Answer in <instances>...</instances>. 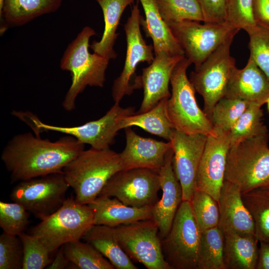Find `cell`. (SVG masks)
Wrapping results in <instances>:
<instances>
[{
	"mask_svg": "<svg viewBox=\"0 0 269 269\" xmlns=\"http://www.w3.org/2000/svg\"><path fill=\"white\" fill-rule=\"evenodd\" d=\"M85 144L66 134L52 141L31 133L14 135L3 148L1 159L12 182L62 172L84 150Z\"/></svg>",
	"mask_w": 269,
	"mask_h": 269,
	"instance_id": "6da1fadb",
	"label": "cell"
},
{
	"mask_svg": "<svg viewBox=\"0 0 269 269\" xmlns=\"http://www.w3.org/2000/svg\"><path fill=\"white\" fill-rule=\"evenodd\" d=\"M123 169L120 153L108 148L84 150L63 168V173L75 194V200L88 204L100 194L108 181Z\"/></svg>",
	"mask_w": 269,
	"mask_h": 269,
	"instance_id": "7a4b0ae2",
	"label": "cell"
},
{
	"mask_svg": "<svg viewBox=\"0 0 269 269\" xmlns=\"http://www.w3.org/2000/svg\"><path fill=\"white\" fill-rule=\"evenodd\" d=\"M95 35L94 29L85 26L68 45L61 59V69L70 72L72 76L71 85L62 102L67 111L75 109L77 96L88 86L103 87L104 85L110 60L89 51L90 39Z\"/></svg>",
	"mask_w": 269,
	"mask_h": 269,
	"instance_id": "3957f363",
	"label": "cell"
},
{
	"mask_svg": "<svg viewBox=\"0 0 269 269\" xmlns=\"http://www.w3.org/2000/svg\"><path fill=\"white\" fill-rule=\"evenodd\" d=\"M269 134L247 139L230 146L225 180L236 185L242 194L269 188Z\"/></svg>",
	"mask_w": 269,
	"mask_h": 269,
	"instance_id": "277c9868",
	"label": "cell"
},
{
	"mask_svg": "<svg viewBox=\"0 0 269 269\" xmlns=\"http://www.w3.org/2000/svg\"><path fill=\"white\" fill-rule=\"evenodd\" d=\"M191 64L185 57L173 69L170 82L171 94L166 103L169 119L175 130L187 134L215 135L217 133L211 120L199 107L196 91L187 77L186 71Z\"/></svg>",
	"mask_w": 269,
	"mask_h": 269,
	"instance_id": "5b68a950",
	"label": "cell"
},
{
	"mask_svg": "<svg viewBox=\"0 0 269 269\" xmlns=\"http://www.w3.org/2000/svg\"><path fill=\"white\" fill-rule=\"evenodd\" d=\"M94 225L91 208L71 197L67 198L56 211L34 226L30 234L51 253L66 243L83 239Z\"/></svg>",
	"mask_w": 269,
	"mask_h": 269,
	"instance_id": "8992f818",
	"label": "cell"
},
{
	"mask_svg": "<svg viewBox=\"0 0 269 269\" xmlns=\"http://www.w3.org/2000/svg\"><path fill=\"white\" fill-rule=\"evenodd\" d=\"M133 107L123 108L119 103H115L101 118L87 122L82 125L73 127H61L51 125L41 121L29 112H23L21 120L25 122L38 135L46 131H54L70 135L83 144H88L97 149L110 148L115 142L118 131L121 130L122 119L134 114Z\"/></svg>",
	"mask_w": 269,
	"mask_h": 269,
	"instance_id": "52a82bcc",
	"label": "cell"
},
{
	"mask_svg": "<svg viewBox=\"0 0 269 269\" xmlns=\"http://www.w3.org/2000/svg\"><path fill=\"white\" fill-rule=\"evenodd\" d=\"M201 235L190 201L183 200L168 233L161 239L164 259L172 269H197Z\"/></svg>",
	"mask_w": 269,
	"mask_h": 269,
	"instance_id": "ba28073f",
	"label": "cell"
},
{
	"mask_svg": "<svg viewBox=\"0 0 269 269\" xmlns=\"http://www.w3.org/2000/svg\"><path fill=\"white\" fill-rule=\"evenodd\" d=\"M235 35L230 36L190 75L196 92L203 98L204 112L211 120L216 104L226 95L236 61L230 53Z\"/></svg>",
	"mask_w": 269,
	"mask_h": 269,
	"instance_id": "9c48e42d",
	"label": "cell"
},
{
	"mask_svg": "<svg viewBox=\"0 0 269 269\" xmlns=\"http://www.w3.org/2000/svg\"><path fill=\"white\" fill-rule=\"evenodd\" d=\"M69 187L63 172L55 173L18 182L9 197L41 220L62 206Z\"/></svg>",
	"mask_w": 269,
	"mask_h": 269,
	"instance_id": "30bf717a",
	"label": "cell"
},
{
	"mask_svg": "<svg viewBox=\"0 0 269 269\" xmlns=\"http://www.w3.org/2000/svg\"><path fill=\"white\" fill-rule=\"evenodd\" d=\"M183 49L185 56L199 66L214 51L239 31L226 22L185 20L168 24Z\"/></svg>",
	"mask_w": 269,
	"mask_h": 269,
	"instance_id": "8fae6325",
	"label": "cell"
},
{
	"mask_svg": "<svg viewBox=\"0 0 269 269\" xmlns=\"http://www.w3.org/2000/svg\"><path fill=\"white\" fill-rule=\"evenodd\" d=\"M114 228L119 243L131 259L147 269H172L164 259L158 227L153 220H140Z\"/></svg>",
	"mask_w": 269,
	"mask_h": 269,
	"instance_id": "7c38bea8",
	"label": "cell"
},
{
	"mask_svg": "<svg viewBox=\"0 0 269 269\" xmlns=\"http://www.w3.org/2000/svg\"><path fill=\"white\" fill-rule=\"evenodd\" d=\"M160 189L158 170L122 169L108 181L99 195L116 198L126 205L141 208L154 206Z\"/></svg>",
	"mask_w": 269,
	"mask_h": 269,
	"instance_id": "4fadbf2b",
	"label": "cell"
},
{
	"mask_svg": "<svg viewBox=\"0 0 269 269\" xmlns=\"http://www.w3.org/2000/svg\"><path fill=\"white\" fill-rule=\"evenodd\" d=\"M139 0L133 4L131 14L124 25L127 41L125 62L121 74L114 80L112 95L115 103H119L126 95H130L136 89L132 79L136 67L141 62L150 64L154 58L153 46L147 44L140 32Z\"/></svg>",
	"mask_w": 269,
	"mask_h": 269,
	"instance_id": "5bb4252c",
	"label": "cell"
},
{
	"mask_svg": "<svg viewBox=\"0 0 269 269\" xmlns=\"http://www.w3.org/2000/svg\"><path fill=\"white\" fill-rule=\"evenodd\" d=\"M207 136L187 134L174 130L170 141L173 151V168L182 190L183 200L191 201L196 190L199 163Z\"/></svg>",
	"mask_w": 269,
	"mask_h": 269,
	"instance_id": "9a60e30c",
	"label": "cell"
},
{
	"mask_svg": "<svg viewBox=\"0 0 269 269\" xmlns=\"http://www.w3.org/2000/svg\"><path fill=\"white\" fill-rule=\"evenodd\" d=\"M215 131L216 134L207 136L198 169L196 190L208 193L218 202L230 142L229 132Z\"/></svg>",
	"mask_w": 269,
	"mask_h": 269,
	"instance_id": "2e32d148",
	"label": "cell"
},
{
	"mask_svg": "<svg viewBox=\"0 0 269 269\" xmlns=\"http://www.w3.org/2000/svg\"><path fill=\"white\" fill-rule=\"evenodd\" d=\"M185 55H173L162 51L154 54L153 61L142 69L136 79L143 89V98L137 114L144 113L159 102L169 98L170 78L176 64Z\"/></svg>",
	"mask_w": 269,
	"mask_h": 269,
	"instance_id": "e0dca14e",
	"label": "cell"
},
{
	"mask_svg": "<svg viewBox=\"0 0 269 269\" xmlns=\"http://www.w3.org/2000/svg\"><path fill=\"white\" fill-rule=\"evenodd\" d=\"M173 151L167 152L163 165L158 170L162 197L153 206L152 218L158 227L161 239L168 233L176 212L183 201L181 184L173 165Z\"/></svg>",
	"mask_w": 269,
	"mask_h": 269,
	"instance_id": "ac0fdd59",
	"label": "cell"
},
{
	"mask_svg": "<svg viewBox=\"0 0 269 269\" xmlns=\"http://www.w3.org/2000/svg\"><path fill=\"white\" fill-rule=\"evenodd\" d=\"M125 130L126 145L120 153L123 169L147 168L158 170L164 162L167 152L172 148L171 142L142 137L131 128Z\"/></svg>",
	"mask_w": 269,
	"mask_h": 269,
	"instance_id": "d6986e66",
	"label": "cell"
},
{
	"mask_svg": "<svg viewBox=\"0 0 269 269\" xmlns=\"http://www.w3.org/2000/svg\"><path fill=\"white\" fill-rule=\"evenodd\" d=\"M218 204L220 218L218 226L224 234L256 235L253 219L236 185L224 180Z\"/></svg>",
	"mask_w": 269,
	"mask_h": 269,
	"instance_id": "ffe728a7",
	"label": "cell"
},
{
	"mask_svg": "<svg viewBox=\"0 0 269 269\" xmlns=\"http://www.w3.org/2000/svg\"><path fill=\"white\" fill-rule=\"evenodd\" d=\"M225 97L261 106L267 103L269 97V80L251 57H249L243 68L234 69Z\"/></svg>",
	"mask_w": 269,
	"mask_h": 269,
	"instance_id": "44dd1931",
	"label": "cell"
},
{
	"mask_svg": "<svg viewBox=\"0 0 269 269\" xmlns=\"http://www.w3.org/2000/svg\"><path fill=\"white\" fill-rule=\"evenodd\" d=\"M88 206L92 209L94 225L115 228L152 218L153 206L137 208L125 205L118 199L99 195Z\"/></svg>",
	"mask_w": 269,
	"mask_h": 269,
	"instance_id": "7402d4cb",
	"label": "cell"
},
{
	"mask_svg": "<svg viewBox=\"0 0 269 269\" xmlns=\"http://www.w3.org/2000/svg\"><path fill=\"white\" fill-rule=\"evenodd\" d=\"M142 4L145 19L140 18V25L153 41L154 53L164 51L173 55H185L168 25L162 19L156 0H138Z\"/></svg>",
	"mask_w": 269,
	"mask_h": 269,
	"instance_id": "603a6c76",
	"label": "cell"
},
{
	"mask_svg": "<svg viewBox=\"0 0 269 269\" xmlns=\"http://www.w3.org/2000/svg\"><path fill=\"white\" fill-rule=\"evenodd\" d=\"M62 0H4L0 13V35L8 27L22 26L41 15L60 7Z\"/></svg>",
	"mask_w": 269,
	"mask_h": 269,
	"instance_id": "cb8c5ba5",
	"label": "cell"
},
{
	"mask_svg": "<svg viewBox=\"0 0 269 269\" xmlns=\"http://www.w3.org/2000/svg\"><path fill=\"white\" fill-rule=\"evenodd\" d=\"M100 5L104 15V30L101 40L93 41L90 47L94 53L109 60L116 58L114 46L118 36L116 32L125 8L134 4V0H95Z\"/></svg>",
	"mask_w": 269,
	"mask_h": 269,
	"instance_id": "d4e9b609",
	"label": "cell"
},
{
	"mask_svg": "<svg viewBox=\"0 0 269 269\" xmlns=\"http://www.w3.org/2000/svg\"><path fill=\"white\" fill-rule=\"evenodd\" d=\"M225 269H256L259 242L256 235L224 234Z\"/></svg>",
	"mask_w": 269,
	"mask_h": 269,
	"instance_id": "484cf974",
	"label": "cell"
},
{
	"mask_svg": "<svg viewBox=\"0 0 269 269\" xmlns=\"http://www.w3.org/2000/svg\"><path fill=\"white\" fill-rule=\"evenodd\" d=\"M83 239L90 243L117 269H137L121 247L114 228L104 225H94Z\"/></svg>",
	"mask_w": 269,
	"mask_h": 269,
	"instance_id": "4316f807",
	"label": "cell"
},
{
	"mask_svg": "<svg viewBox=\"0 0 269 269\" xmlns=\"http://www.w3.org/2000/svg\"><path fill=\"white\" fill-rule=\"evenodd\" d=\"M168 99L161 100L154 107L144 113L134 114L122 119L120 123L121 130L133 126L138 127L169 141L174 129L167 112Z\"/></svg>",
	"mask_w": 269,
	"mask_h": 269,
	"instance_id": "83f0119b",
	"label": "cell"
},
{
	"mask_svg": "<svg viewBox=\"0 0 269 269\" xmlns=\"http://www.w3.org/2000/svg\"><path fill=\"white\" fill-rule=\"evenodd\" d=\"M224 234L216 226L201 232L197 269H225Z\"/></svg>",
	"mask_w": 269,
	"mask_h": 269,
	"instance_id": "f1b7e54d",
	"label": "cell"
},
{
	"mask_svg": "<svg viewBox=\"0 0 269 269\" xmlns=\"http://www.w3.org/2000/svg\"><path fill=\"white\" fill-rule=\"evenodd\" d=\"M254 221L259 241H269V188H259L242 194Z\"/></svg>",
	"mask_w": 269,
	"mask_h": 269,
	"instance_id": "f546056e",
	"label": "cell"
},
{
	"mask_svg": "<svg viewBox=\"0 0 269 269\" xmlns=\"http://www.w3.org/2000/svg\"><path fill=\"white\" fill-rule=\"evenodd\" d=\"M69 261L79 269H114V266L90 243L80 240L63 245Z\"/></svg>",
	"mask_w": 269,
	"mask_h": 269,
	"instance_id": "4dcf8cb0",
	"label": "cell"
},
{
	"mask_svg": "<svg viewBox=\"0 0 269 269\" xmlns=\"http://www.w3.org/2000/svg\"><path fill=\"white\" fill-rule=\"evenodd\" d=\"M262 106L250 103L229 132L230 146L247 139L268 134L263 122Z\"/></svg>",
	"mask_w": 269,
	"mask_h": 269,
	"instance_id": "1f68e13d",
	"label": "cell"
},
{
	"mask_svg": "<svg viewBox=\"0 0 269 269\" xmlns=\"http://www.w3.org/2000/svg\"><path fill=\"white\" fill-rule=\"evenodd\" d=\"M159 13L169 24L185 20L204 21L198 0H156Z\"/></svg>",
	"mask_w": 269,
	"mask_h": 269,
	"instance_id": "d6a6232c",
	"label": "cell"
},
{
	"mask_svg": "<svg viewBox=\"0 0 269 269\" xmlns=\"http://www.w3.org/2000/svg\"><path fill=\"white\" fill-rule=\"evenodd\" d=\"M250 103L238 98L224 97L215 105L211 121L215 130L229 132Z\"/></svg>",
	"mask_w": 269,
	"mask_h": 269,
	"instance_id": "836d02e7",
	"label": "cell"
},
{
	"mask_svg": "<svg viewBox=\"0 0 269 269\" xmlns=\"http://www.w3.org/2000/svg\"><path fill=\"white\" fill-rule=\"evenodd\" d=\"M190 202L194 216L201 232L218 226V202L210 194L196 190Z\"/></svg>",
	"mask_w": 269,
	"mask_h": 269,
	"instance_id": "e575fe53",
	"label": "cell"
},
{
	"mask_svg": "<svg viewBox=\"0 0 269 269\" xmlns=\"http://www.w3.org/2000/svg\"><path fill=\"white\" fill-rule=\"evenodd\" d=\"M19 203L0 201V227L5 233L19 236L24 233L29 224V214Z\"/></svg>",
	"mask_w": 269,
	"mask_h": 269,
	"instance_id": "d590c367",
	"label": "cell"
},
{
	"mask_svg": "<svg viewBox=\"0 0 269 269\" xmlns=\"http://www.w3.org/2000/svg\"><path fill=\"white\" fill-rule=\"evenodd\" d=\"M254 0H225V21L232 28L246 32L257 25L253 16Z\"/></svg>",
	"mask_w": 269,
	"mask_h": 269,
	"instance_id": "8d00e7d4",
	"label": "cell"
},
{
	"mask_svg": "<svg viewBox=\"0 0 269 269\" xmlns=\"http://www.w3.org/2000/svg\"><path fill=\"white\" fill-rule=\"evenodd\" d=\"M19 237L23 250L22 269H43L51 264L50 253L38 239L24 232Z\"/></svg>",
	"mask_w": 269,
	"mask_h": 269,
	"instance_id": "74e56055",
	"label": "cell"
},
{
	"mask_svg": "<svg viewBox=\"0 0 269 269\" xmlns=\"http://www.w3.org/2000/svg\"><path fill=\"white\" fill-rule=\"evenodd\" d=\"M247 32L250 57L269 80V30L256 25Z\"/></svg>",
	"mask_w": 269,
	"mask_h": 269,
	"instance_id": "f35d334b",
	"label": "cell"
},
{
	"mask_svg": "<svg viewBox=\"0 0 269 269\" xmlns=\"http://www.w3.org/2000/svg\"><path fill=\"white\" fill-rule=\"evenodd\" d=\"M23 246L19 236H0V269H22Z\"/></svg>",
	"mask_w": 269,
	"mask_h": 269,
	"instance_id": "ab89813d",
	"label": "cell"
},
{
	"mask_svg": "<svg viewBox=\"0 0 269 269\" xmlns=\"http://www.w3.org/2000/svg\"><path fill=\"white\" fill-rule=\"evenodd\" d=\"M198 1L203 13L204 22H225V0H198Z\"/></svg>",
	"mask_w": 269,
	"mask_h": 269,
	"instance_id": "60d3db41",
	"label": "cell"
},
{
	"mask_svg": "<svg viewBox=\"0 0 269 269\" xmlns=\"http://www.w3.org/2000/svg\"><path fill=\"white\" fill-rule=\"evenodd\" d=\"M253 16L257 25L269 30V0H254Z\"/></svg>",
	"mask_w": 269,
	"mask_h": 269,
	"instance_id": "b9f144b4",
	"label": "cell"
},
{
	"mask_svg": "<svg viewBox=\"0 0 269 269\" xmlns=\"http://www.w3.org/2000/svg\"><path fill=\"white\" fill-rule=\"evenodd\" d=\"M259 256L256 269H269V241H259Z\"/></svg>",
	"mask_w": 269,
	"mask_h": 269,
	"instance_id": "7bdbcfd3",
	"label": "cell"
},
{
	"mask_svg": "<svg viewBox=\"0 0 269 269\" xmlns=\"http://www.w3.org/2000/svg\"><path fill=\"white\" fill-rule=\"evenodd\" d=\"M67 267H73V266L66 258L64 254L63 246H62L58 249L54 260L46 268L49 269H63L68 268Z\"/></svg>",
	"mask_w": 269,
	"mask_h": 269,
	"instance_id": "ee69618b",
	"label": "cell"
},
{
	"mask_svg": "<svg viewBox=\"0 0 269 269\" xmlns=\"http://www.w3.org/2000/svg\"><path fill=\"white\" fill-rule=\"evenodd\" d=\"M4 0H0V13L1 12L3 7Z\"/></svg>",
	"mask_w": 269,
	"mask_h": 269,
	"instance_id": "f6af8a7d",
	"label": "cell"
},
{
	"mask_svg": "<svg viewBox=\"0 0 269 269\" xmlns=\"http://www.w3.org/2000/svg\"><path fill=\"white\" fill-rule=\"evenodd\" d=\"M266 103H267L268 109V110H269V97Z\"/></svg>",
	"mask_w": 269,
	"mask_h": 269,
	"instance_id": "bcb514c9",
	"label": "cell"
}]
</instances>
